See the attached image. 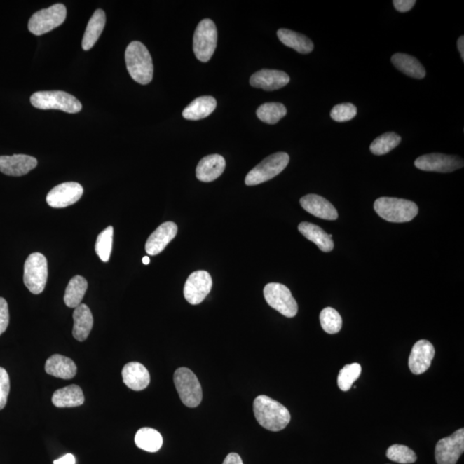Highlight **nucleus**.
Here are the masks:
<instances>
[{
	"label": "nucleus",
	"mask_w": 464,
	"mask_h": 464,
	"mask_svg": "<svg viewBox=\"0 0 464 464\" xmlns=\"http://www.w3.org/2000/svg\"><path fill=\"white\" fill-rule=\"evenodd\" d=\"M253 409L258 423L269 431H281L291 421V414L286 407L267 395H259L254 399Z\"/></svg>",
	"instance_id": "nucleus-1"
},
{
	"label": "nucleus",
	"mask_w": 464,
	"mask_h": 464,
	"mask_svg": "<svg viewBox=\"0 0 464 464\" xmlns=\"http://www.w3.org/2000/svg\"><path fill=\"white\" fill-rule=\"evenodd\" d=\"M125 64L131 77L140 85L146 86L153 78V63L146 46L140 41H132L125 53Z\"/></svg>",
	"instance_id": "nucleus-2"
},
{
	"label": "nucleus",
	"mask_w": 464,
	"mask_h": 464,
	"mask_svg": "<svg viewBox=\"0 0 464 464\" xmlns=\"http://www.w3.org/2000/svg\"><path fill=\"white\" fill-rule=\"evenodd\" d=\"M374 210L386 221L404 223L416 218L419 208L413 201L398 198L381 197L375 201Z\"/></svg>",
	"instance_id": "nucleus-3"
},
{
	"label": "nucleus",
	"mask_w": 464,
	"mask_h": 464,
	"mask_svg": "<svg viewBox=\"0 0 464 464\" xmlns=\"http://www.w3.org/2000/svg\"><path fill=\"white\" fill-rule=\"evenodd\" d=\"M34 107L39 109H58L69 114L81 111L82 104L72 95L60 90L38 91L30 97Z\"/></svg>",
	"instance_id": "nucleus-4"
},
{
	"label": "nucleus",
	"mask_w": 464,
	"mask_h": 464,
	"mask_svg": "<svg viewBox=\"0 0 464 464\" xmlns=\"http://www.w3.org/2000/svg\"><path fill=\"white\" fill-rule=\"evenodd\" d=\"M174 383L182 403L189 408H196L203 401V388L191 370L182 367L174 374Z\"/></svg>",
	"instance_id": "nucleus-5"
},
{
	"label": "nucleus",
	"mask_w": 464,
	"mask_h": 464,
	"mask_svg": "<svg viewBox=\"0 0 464 464\" xmlns=\"http://www.w3.org/2000/svg\"><path fill=\"white\" fill-rule=\"evenodd\" d=\"M289 161L290 158L286 152H277L270 155L247 175L246 185L254 186L271 180L286 169Z\"/></svg>",
	"instance_id": "nucleus-6"
},
{
	"label": "nucleus",
	"mask_w": 464,
	"mask_h": 464,
	"mask_svg": "<svg viewBox=\"0 0 464 464\" xmlns=\"http://www.w3.org/2000/svg\"><path fill=\"white\" fill-rule=\"evenodd\" d=\"M218 41L214 22L205 18L198 25L193 35V49L196 58L201 62H207L214 55Z\"/></svg>",
	"instance_id": "nucleus-7"
},
{
	"label": "nucleus",
	"mask_w": 464,
	"mask_h": 464,
	"mask_svg": "<svg viewBox=\"0 0 464 464\" xmlns=\"http://www.w3.org/2000/svg\"><path fill=\"white\" fill-rule=\"evenodd\" d=\"M63 4H55L49 8L38 11L29 21V30L35 36L44 35L62 25L67 18Z\"/></svg>",
	"instance_id": "nucleus-8"
},
{
	"label": "nucleus",
	"mask_w": 464,
	"mask_h": 464,
	"mask_svg": "<svg viewBox=\"0 0 464 464\" xmlns=\"http://www.w3.org/2000/svg\"><path fill=\"white\" fill-rule=\"evenodd\" d=\"M48 280V261L43 254L33 253L25 264L24 282L33 294L43 292Z\"/></svg>",
	"instance_id": "nucleus-9"
},
{
	"label": "nucleus",
	"mask_w": 464,
	"mask_h": 464,
	"mask_svg": "<svg viewBox=\"0 0 464 464\" xmlns=\"http://www.w3.org/2000/svg\"><path fill=\"white\" fill-rule=\"evenodd\" d=\"M264 298L268 306L287 318L298 313V303L289 289L280 283H269L264 287Z\"/></svg>",
	"instance_id": "nucleus-10"
},
{
	"label": "nucleus",
	"mask_w": 464,
	"mask_h": 464,
	"mask_svg": "<svg viewBox=\"0 0 464 464\" xmlns=\"http://www.w3.org/2000/svg\"><path fill=\"white\" fill-rule=\"evenodd\" d=\"M464 451V429L456 431L450 437L437 442L435 459L437 464H456Z\"/></svg>",
	"instance_id": "nucleus-11"
},
{
	"label": "nucleus",
	"mask_w": 464,
	"mask_h": 464,
	"mask_svg": "<svg viewBox=\"0 0 464 464\" xmlns=\"http://www.w3.org/2000/svg\"><path fill=\"white\" fill-rule=\"evenodd\" d=\"M414 165L421 170L449 173L463 168L464 163L458 156L431 153L418 158Z\"/></svg>",
	"instance_id": "nucleus-12"
},
{
	"label": "nucleus",
	"mask_w": 464,
	"mask_h": 464,
	"mask_svg": "<svg viewBox=\"0 0 464 464\" xmlns=\"http://www.w3.org/2000/svg\"><path fill=\"white\" fill-rule=\"evenodd\" d=\"M212 280L207 271H196L191 273L186 281L184 294L186 300L193 306L203 301L210 294Z\"/></svg>",
	"instance_id": "nucleus-13"
},
{
	"label": "nucleus",
	"mask_w": 464,
	"mask_h": 464,
	"mask_svg": "<svg viewBox=\"0 0 464 464\" xmlns=\"http://www.w3.org/2000/svg\"><path fill=\"white\" fill-rule=\"evenodd\" d=\"M83 193V189L78 182H64L48 193L47 203L54 208L69 207L81 200Z\"/></svg>",
	"instance_id": "nucleus-14"
},
{
	"label": "nucleus",
	"mask_w": 464,
	"mask_h": 464,
	"mask_svg": "<svg viewBox=\"0 0 464 464\" xmlns=\"http://www.w3.org/2000/svg\"><path fill=\"white\" fill-rule=\"evenodd\" d=\"M435 349L431 342L421 340L414 344L409 359V367L414 375H421L431 367Z\"/></svg>",
	"instance_id": "nucleus-15"
},
{
	"label": "nucleus",
	"mask_w": 464,
	"mask_h": 464,
	"mask_svg": "<svg viewBox=\"0 0 464 464\" xmlns=\"http://www.w3.org/2000/svg\"><path fill=\"white\" fill-rule=\"evenodd\" d=\"M37 159L32 156L18 154L0 156V171L11 177H22L35 169Z\"/></svg>",
	"instance_id": "nucleus-16"
},
{
	"label": "nucleus",
	"mask_w": 464,
	"mask_h": 464,
	"mask_svg": "<svg viewBox=\"0 0 464 464\" xmlns=\"http://www.w3.org/2000/svg\"><path fill=\"white\" fill-rule=\"evenodd\" d=\"M290 82L286 72L278 70L262 69L251 76L250 86L265 90H276L283 88Z\"/></svg>",
	"instance_id": "nucleus-17"
},
{
	"label": "nucleus",
	"mask_w": 464,
	"mask_h": 464,
	"mask_svg": "<svg viewBox=\"0 0 464 464\" xmlns=\"http://www.w3.org/2000/svg\"><path fill=\"white\" fill-rule=\"evenodd\" d=\"M178 228L174 222H165L157 228L146 243V251L150 256L161 254L177 234Z\"/></svg>",
	"instance_id": "nucleus-18"
},
{
	"label": "nucleus",
	"mask_w": 464,
	"mask_h": 464,
	"mask_svg": "<svg viewBox=\"0 0 464 464\" xmlns=\"http://www.w3.org/2000/svg\"><path fill=\"white\" fill-rule=\"evenodd\" d=\"M301 207L309 214L317 218L326 220H336L338 219V212L334 205L323 198L318 195H307L300 200Z\"/></svg>",
	"instance_id": "nucleus-19"
},
{
	"label": "nucleus",
	"mask_w": 464,
	"mask_h": 464,
	"mask_svg": "<svg viewBox=\"0 0 464 464\" xmlns=\"http://www.w3.org/2000/svg\"><path fill=\"white\" fill-rule=\"evenodd\" d=\"M123 379L125 386L135 391L146 389L150 384L149 371L138 362H130L125 364L123 369Z\"/></svg>",
	"instance_id": "nucleus-20"
},
{
	"label": "nucleus",
	"mask_w": 464,
	"mask_h": 464,
	"mask_svg": "<svg viewBox=\"0 0 464 464\" xmlns=\"http://www.w3.org/2000/svg\"><path fill=\"white\" fill-rule=\"evenodd\" d=\"M226 166V163L222 156L208 155L198 163L196 177L201 182H211L221 176Z\"/></svg>",
	"instance_id": "nucleus-21"
},
{
	"label": "nucleus",
	"mask_w": 464,
	"mask_h": 464,
	"mask_svg": "<svg viewBox=\"0 0 464 464\" xmlns=\"http://www.w3.org/2000/svg\"><path fill=\"white\" fill-rule=\"evenodd\" d=\"M45 371L55 378L67 380L74 378L77 374V367L69 357L55 355L46 361Z\"/></svg>",
	"instance_id": "nucleus-22"
},
{
	"label": "nucleus",
	"mask_w": 464,
	"mask_h": 464,
	"mask_svg": "<svg viewBox=\"0 0 464 464\" xmlns=\"http://www.w3.org/2000/svg\"><path fill=\"white\" fill-rule=\"evenodd\" d=\"M74 329L72 334L76 340L83 341L88 338L93 327V315L90 308L85 303L79 304L74 313Z\"/></svg>",
	"instance_id": "nucleus-23"
},
{
	"label": "nucleus",
	"mask_w": 464,
	"mask_h": 464,
	"mask_svg": "<svg viewBox=\"0 0 464 464\" xmlns=\"http://www.w3.org/2000/svg\"><path fill=\"white\" fill-rule=\"evenodd\" d=\"M52 402L57 408H75L83 405L85 395L81 387L71 384L57 390L52 397Z\"/></svg>",
	"instance_id": "nucleus-24"
},
{
	"label": "nucleus",
	"mask_w": 464,
	"mask_h": 464,
	"mask_svg": "<svg viewBox=\"0 0 464 464\" xmlns=\"http://www.w3.org/2000/svg\"><path fill=\"white\" fill-rule=\"evenodd\" d=\"M299 231L308 240L313 242L323 252H330L334 249L332 235L327 234L315 224L303 222L299 224Z\"/></svg>",
	"instance_id": "nucleus-25"
},
{
	"label": "nucleus",
	"mask_w": 464,
	"mask_h": 464,
	"mask_svg": "<svg viewBox=\"0 0 464 464\" xmlns=\"http://www.w3.org/2000/svg\"><path fill=\"white\" fill-rule=\"evenodd\" d=\"M217 107V101L211 96L200 97L193 100L182 112L186 120L199 121L211 115Z\"/></svg>",
	"instance_id": "nucleus-26"
},
{
	"label": "nucleus",
	"mask_w": 464,
	"mask_h": 464,
	"mask_svg": "<svg viewBox=\"0 0 464 464\" xmlns=\"http://www.w3.org/2000/svg\"><path fill=\"white\" fill-rule=\"evenodd\" d=\"M277 36L281 43L294 49L299 54H310L314 49L313 41L302 34L287 29H280L278 30Z\"/></svg>",
	"instance_id": "nucleus-27"
},
{
	"label": "nucleus",
	"mask_w": 464,
	"mask_h": 464,
	"mask_svg": "<svg viewBox=\"0 0 464 464\" xmlns=\"http://www.w3.org/2000/svg\"><path fill=\"white\" fill-rule=\"evenodd\" d=\"M106 24V15L104 11L98 9L95 11L87 25L85 35L82 41L83 50L88 51L96 44L100 37Z\"/></svg>",
	"instance_id": "nucleus-28"
},
{
	"label": "nucleus",
	"mask_w": 464,
	"mask_h": 464,
	"mask_svg": "<svg viewBox=\"0 0 464 464\" xmlns=\"http://www.w3.org/2000/svg\"><path fill=\"white\" fill-rule=\"evenodd\" d=\"M391 62L399 71L411 78L417 79L425 78V70L424 67L422 66L419 60L413 56L398 53V54L391 57Z\"/></svg>",
	"instance_id": "nucleus-29"
},
{
	"label": "nucleus",
	"mask_w": 464,
	"mask_h": 464,
	"mask_svg": "<svg viewBox=\"0 0 464 464\" xmlns=\"http://www.w3.org/2000/svg\"><path fill=\"white\" fill-rule=\"evenodd\" d=\"M88 288V283L85 278L76 275L71 278L64 292V302L69 308H77L81 304L83 296Z\"/></svg>",
	"instance_id": "nucleus-30"
},
{
	"label": "nucleus",
	"mask_w": 464,
	"mask_h": 464,
	"mask_svg": "<svg viewBox=\"0 0 464 464\" xmlns=\"http://www.w3.org/2000/svg\"><path fill=\"white\" fill-rule=\"evenodd\" d=\"M135 441L137 446L148 452H157L163 446L161 433L149 428L139 429L136 433Z\"/></svg>",
	"instance_id": "nucleus-31"
},
{
	"label": "nucleus",
	"mask_w": 464,
	"mask_h": 464,
	"mask_svg": "<svg viewBox=\"0 0 464 464\" xmlns=\"http://www.w3.org/2000/svg\"><path fill=\"white\" fill-rule=\"evenodd\" d=\"M287 109L280 102H267L257 110V116L261 121L268 124H276L286 116Z\"/></svg>",
	"instance_id": "nucleus-32"
},
{
	"label": "nucleus",
	"mask_w": 464,
	"mask_h": 464,
	"mask_svg": "<svg viewBox=\"0 0 464 464\" xmlns=\"http://www.w3.org/2000/svg\"><path fill=\"white\" fill-rule=\"evenodd\" d=\"M402 138L395 132H385L371 143L370 151L376 156L389 153L401 143Z\"/></svg>",
	"instance_id": "nucleus-33"
},
{
	"label": "nucleus",
	"mask_w": 464,
	"mask_h": 464,
	"mask_svg": "<svg viewBox=\"0 0 464 464\" xmlns=\"http://www.w3.org/2000/svg\"><path fill=\"white\" fill-rule=\"evenodd\" d=\"M114 228L109 226L98 235L95 250L100 259L104 262L109 261L113 245Z\"/></svg>",
	"instance_id": "nucleus-34"
},
{
	"label": "nucleus",
	"mask_w": 464,
	"mask_h": 464,
	"mask_svg": "<svg viewBox=\"0 0 464 464\" xmlns=\"http://www.w3.org/2000/svg\"><path fill=\"white\" fill-rule=\"evenodd\" d=\"M320 322L326 333L334 334L339 332L342 327V318L336 310L327 307L321 311Z\"/></svg>",
	"instance_id": "nucleus-35"
},
{
	"label": "nucleus",
	"mask_w": 464,
	"mask_h": 464,
	"mask_svg": "<svg viewBox=\"0 0 464 464\" xmlns=\"http://www.w3.org/2000/svg\"><path fill=\"white\" fill-rule=\"evenodd\" d=\"M362 368L360 364L353 363L347 364L341 369L338 375L337 383L342 391H348L351 389L353 383L360 378Z\"/></svg>",
	"instance_id": "nucleus-36"
},
{
	"label": "nucleus",
	"mask_w": 464,
	"mask_h": 464,
	"mask_svg": "<svg viewBox=\"0 0 464 464\" xmlns=\"http://www.w3.org/2000/svg\"><path fill=\"white\" fill-rule=\"evenodd\" d=\"M387 458L391 461L402 463L409 464L416 462L417 456L413 450L402 444H393L388 449L386 452Z\"/></svg>",
	"instance_id": "nucleus-37"
},
{
	"label": "nucleus",
	"mask_w": 464,
	"mask_h": 464,
	"mask_svg": "<svg viewBox=\"0 0 464 464\" xmlns=\"http://www.w3.org/2000/svg\"><path fill=\"white\" fill-rule=\"evenodd\" d=\"M357 115V108L355 105L346 102L334 106L331 110L330 116L337 123H344V121H351Z\"/></svg>",
	"instance_id": "nucleus-38"
},
{
	"label": "nucleus",
	"mask_w": 464,
	"mask_h": 464,
	"mask_svg": "<svg viewBox=\"0 0 464 464\" xmlns=\"http://www.w3.org/2000/svg\"><path fill=\"white\" fill-rule=\"evenodd\" d=\"M10 378L5 369L0 367V410L5 408L10 393Z\"/></svg>",
	"instance_id": "nucleus-39"
},
{
	"label": "nucleus",
	"mask_w": 464,
	"mask_h": 464,
	"mask_svg": "<svg viewBox=\"0 0 464 464\" xmlns=\"http://www.w3.org/2000/svg\"><path fill=\"white\" fill-rule=\"evenodd\" d=\"M9 322L8 303L5 299L0 298V336L8 328Z\"/></svg>",
	"instance_id": "nucleus-40"
},
{
	"label": "nucleus",
	"mask_w": 464,
	"mask_h": 464,
	"mask_svg": "<svg viewBox=\"0 0 464 464\" xmlns=\"http://www.w3.org/2000/svg\"><path fill=\"white\" fill-rule=\"evenodd\" d=\"M395 8L400 13H407L413 8L416 5V0H394Z\"/></svg>",
	"instance_id": "nucleus-41"
},
{
	"label": "nucleus",
	"mask_w": 464,
	"mask_h": 464,
	"mask_svg": "<svg viewBox=\"0 0 464 464\" xmlns=\"http://www.w3.org/2000/svg\"><path fill=\"white\" fill-rule=\"evenodd\" d=\"M223 464H243L241 456L237 453H230L224 460Z\"/></svg>",
	"instance_id": "nucleus-42"
},
{
	"label": "nucleus",
	"mask_w": 464,
	"mask_h": 464,
	"mask_svg": "<svg viewBox=\"0 0 464 464\" xmlns=\"http://www.w3.org/2000/svg\"><path fill=\"white\" fill-rule=\"evenodd\" d=\"M76 460L74 456L72 454H67L62 456V458L57 459L54 464H75Z\"/></svg>",
	"instance_id": "nucleus-43"
},
{
	"label": "nucleus",
	"mask_w": 464,
	"mask_h": 464,
	"mask_svg": "<svg viewBox=\"0 0 464 464\" xmlns=\"http://www.w3.org/2000/svg\"><path fill=\"white\" fill-rule=\"evenodd\" d=\"M458 48L460 55H461L462 60H463V62H464V37H463V36H460L458 38Z\"/></svg>",
	"instance_id": "nucleus-44"
},
{
	"label": "nucleus",
	"mask_w": 464,
	"mask_h": 464,
	"mask_svg": "<svg viewBox=\"0 0 464 464\" xmlns=\"http://www.w3.org/2000/svg\"><path fill=\"white\" fill-rule=\"evenodd\" d=\"M142 261L144 265H148L150 264V258L148 257H144L142 259Z\"/></svg>",
	"instance_id": "nucleus-45"
}]
</instances>
